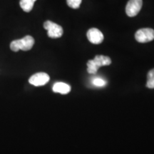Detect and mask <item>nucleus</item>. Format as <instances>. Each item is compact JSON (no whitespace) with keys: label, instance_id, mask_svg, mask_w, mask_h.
Listing matches in <instances>:
<instances>
[{"label":"nucleus","instance_id":"f257e3e1","mask_svg":"<svg viewBox=\"0 0 154 154\" xmlns=\"http://www.w3.org/2000/svg\"><path fill=\"white\" fill-rule=\"evenodd\" d=\"M34 44V38L32 36H26L21 39L12 41L10 44V49L11 51L17 52L19 50L29 51L33 47Z\"/></svg>","mask_w":154,"mask_h":154},{"label":"nucleus","instance_id":"f03ea898","mask_svg":"<svg viewBox=\"0 0 154 154\" xmlns=\"http://www.w3.org/2000/svg\"><path fill=\"white\" fill-rule=\"evenodd\" d=\"M44 27L47 30V34L49 37L57 38H60L63 35V31L60 25L51 21H46L44 24Z\"/></svg>","mask_w":154,"mask_h":154},{"label":"nucleus","instance_id":"7ed1b4c3","mask_svg":"<svg viewBox=\"0 0 154 154\" xmlns=\"http://www.w3.org/2000/svg\"><path fill=\"white\" fill-rule=\"evenodd\" d=\"M136 41L140 43H146L154 39V30L151 28H143L138 30L135 34Z\"/></svg>","mask_w":154,"mask_h":154},{"label":"nucleus","instance_id":"20e7f679","mask_svg":"<svg viewBox=\"0 0 154 154\" xmlns=\"http://www.w3.org/2000/svg\"><path fill=\"white\" fill-rule=\"evenodd\" d=\"M142 5V0H129L126 7V14L130 17L136 16L141 9Z\"/></svg>","mask_w":154,"mask_h":154},{"label":"nucleus","instance_id":"39448f33","mask_svg":"<svg viewBox=\"0 0 154 154\" xmlns=\"http://www.w3.org/2000/svg\"><path fill=\"white\" fill-rule=\"evenodd\" d=\"M49 79V76L47 74L44 72H40L36 73L33 76H31L29 80V82L35 86H40L47 84Z\"/></svg>","mask_w":154,"mask_h":154},{"label":"nucleus","instance_id":"423d86ee","mask_svg":"<svg viewBox=\"0 0 154 154\" xmlns=\"http://www.w3.org/2000/svg\"><path fill=\"white\" fill-rule=\"evenodd\" d=\"M88 41L94 44H99L103 41V35L99 29L96 28H91L86 33Z\"/></svg>","mask_w":154,"mask_h":154},{"label":"nucleus","instance_id":"0eeeda50","mask_svg":"<svg viewBox=\"0 0 154 154\" xmlns=\"http://www.w3.org/2000/svg\"><path fill=\"white\" fill-rule=\"evenodd\" d=\"M92 61H93L94 63L96 65V66L98 69H99L101 66L110 65L111 63V60L110 58L109 57H106V56L103 55L96 56L95 58Z\"/></svg>","mask_w":154,"mask_h":154},{"label":"nucleus","instance_id":"6e6552de","mask_svg":"<svg viewBox=\"0 0 154 154\" xmlns=\"http://www.w3.org/2000/svg\"><path fill=\"white\" fill-rule=\"evenodd\" d=\"M53 91L55 93L67 94L71 91V86L63 82H58L53 86Z\"/></svg>","mask_w":154,"mask_h":154},{"label":"nucleus","instance_id":"1a4fd4ad","mask_svg":"<svg viewBox=\"0 0 154 154\" xmlns=\"http://www.w3.org/2000/svg\"><path fill=\"white\" fill-rule=\"evenodd\" d=\"M36 0H20V5L21 8L26 12H29L33 9L34 4Z\"/></svg>","mask_w":154,"mask_h":154},{"label":"nucleus","instance_id":"9d476101","mask_svg":"<svg viewBox=\"0 0 154 154\" xmlns=\"http://www.w3.org/2000/svg\"><path fill=\"white\" fill-rule=\"evenodd\" d=\"M146 86L149 88H154V69L150 71L148 74Z\"/></svg>","mask_w":154,"mask_h":154},{"label":"nucleus","instance_id":"9b49d317","mask_svg":"<svg viewBox=\"0 0 154 154\" xmlns=\"http://www.w3.org/2000/svg\"><path fill=\"white\" fill-rule=\"evenodd\" d=\"M82 0H66L67 5L69 7L73 9L79 8Z\"/></svg>","mask_w":154,"mask_h":154},{"label":"nucleus","instance_id":"f8f14e48","mask_svg":"<svg viewBox=\"0 0 154 154\" xmlns=\"http://www.w3.org/2000/svg\"><path fill=\"white\" fill-rule=\"evenodd\" d=\"M87 67H88V69H87L88 72L89 73V74H96V73L97 72L98 69H99L97 67L95 66V64H94L93 61L92 60H89L88 61Z\"/></svg>","mask_w":154,"mask_h":154},{"label":"nucleus","instance_id":"ddd939ff","mask_svg":"<svg viewBox=\"0 0 154 154\" xmlns=\"http://www.w3.org/2000/svg\"><path fill=\"white\" fill-rule=\"evenodd\" d=\"M93 84L96 86H99V87H101V86H103L106 85V81L102 79L101 78H96L93 80Z\"/></svg>","mask_w":154,"mask_h":154}]
</instances>
